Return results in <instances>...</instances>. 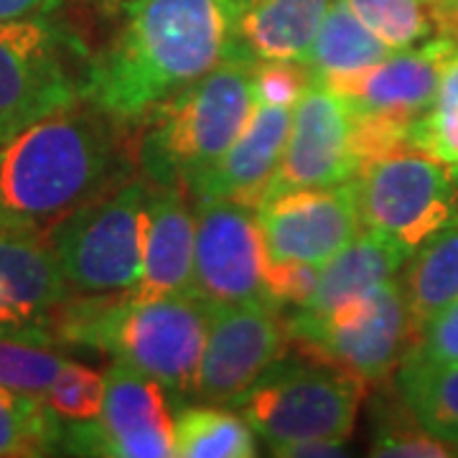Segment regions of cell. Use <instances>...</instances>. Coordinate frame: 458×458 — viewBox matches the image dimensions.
<instances>
[{"label": "cell", "mask_w": 458, "mask_h": 458, "mask_svg": "<svg viewBox=\"0 0 458 458\" xmlns=\"http://www.w3.org/2000/svg\"><path fill=\"white\" fill-rule=\"evenodd\" d=\"M240 0H123L114 36L89 54L84 98L138 128L164 99L234 56Z\"/></svg>", "instance_id": "obj_1"}, {"label": "cell", "mask_w": 458, "mask_h": 458, "mask_svg": "<svg viewBox=\"0 0 458 458\" xmlns=\"http://www.w3.org/2000/svg\"><path fill=\"white\" fill-rule=\"evenodd\" d=\"M138 174V128L80 98L0 146V227L51 229Z\"/></svg>", "instance_id": "obj_2"}, {"label": "cell", "mask_w": 458, "mask_h": 458, "mask_svg": "<svg viewBox=\"0 0 458 458\" xmlns=\"http://www.w3.org/2000/svg\"><path fill=\"white\" fill-rule=\"evenodd\" d=\"M212 303L197 293L138 298L128 293H77L59 316L56 346L110 354L171 394H194L209 334Z\"/></svg>", "instance_id": "obj_3"}, {"label": "cell", "mask_w": 458, "mask_h": 458, "mask_svg": "<svg viewBox=\"0 0 458 458\" xmlns=\"http://www.w3.org/2000/svg\"><path fill=\"white\" fill-rule=\"evenodd\" d=\"M255 110L252 64L225 59L164 99L138 125V168L153 186L189 194L225 158Z\"/></svg>", "instance_id": "obj_4"}, {"label": "cell", "mask_w": 458, "mask_h": 458, "mask_svg": "<svg viewBox=\"0 0 458 458\" xmlns=\"http://www.w3.org/2000/svg\"><path fill=\"white\" fill-rule=\"evenodd\" d=\"M367 385L360 377L295 352L280 357L232 408H240L270 451L309 438H352Z\"/></svg>", "instance_id": "obj_5"}, {"label": "cell", "mask_w": 458, "mask_h": 458, "mask_svg": "<svg viewBox=\"0 0 458 458\" xmlns=\"http://www.w3.org/2000/svg\"><path fill=\"white\" fill-rule=\"evenodd\" d=\"M451 49L454 36L438 31L415 49L394 51L385 62L357 74L321 82L331 87L352 113L360 168L390 150L412 146V128L438 92Z\"/></svg>", "instance_id": "obj_6"}, {"label": "cell", "mask_w": 458, "mask_h": 458, "mask_svg": "<svg viewBox=\"0 0 458 458\" xmlns=\"http://www.w3.org/2000/svg\"><path fill=\"white\" fill-rule=\"evenodd\" d=\"M150 181H125L84 204L49 232L66 283L77 293H128L143 273Z\"/></svg>", "instance_id": "obj_7"}, {"label": "cell", "mask_w": 458, "mask_h": 458, "mask_svg": "<svg viewBox=\"0 0 458 458\" xmlns=\"http://www.w3.org/2000/svg\"><path fill=\"white\" fill-rule=\"evenodd\" d=\"M89 54L51 16L0 23V146L84 98Z\"/></svg>", "instance_id": "obj_8"}, {"label": "cell", "mask_w": 458, "mask_h": 458, "mask_svg": "<svg viewBox=\"0 0 458 458\" xmlns=\"http://www.w3.org/2000/svg\"><path fill=\"white\" fill-rule=\"evenodd\" d=\"M354 194L361 227L387 234L410 255L458 216V174L415 146L361 165Z\"/></svg>", "instance_id": "obj_9"}, {"label": "cell", "mask_w": 458, "mask_h": 458, "mask_svg": "<svg viewBox=\"0 0 458 458\" xmlns=\"http://www.w3.org/2000/svg\"><path fill=\"white\" fill-rule=\"evenodd\" d=\"M298 354L357 375L369 387L397 372L410 346V316L400 278L318 321L285 316Z\"/></svg>", "instance_id": "obj_10"}, {"label": "cell", "mask_w": 458, "mask_h": 458, "mask_svg": "<svg viewBox=\"0 0 458 458\" xmlns=\"http://www.w3.org/2000/svg\"><path fill=\"white\" fill-rule=\"evenodd\" d=\"M105 405L95 420H59V454L110 458L174 456V415L165 387L131 367L113 361Z\"/></svg>", "instance_id": "obj_11"}, {"label": "cell", "mask_w": 458, "mask_h": 458, "mask_svg": "<svg viewBox=\"0 0 458 458\" xmlns=\"http://www.w3.org/2000/svg\"><path fill=\"white\" fill-rule=\"evenodd\" d=\"M288 344L283 309L267 298L212 306L194 394L201 403L234 405L285 354Z\"/></svg>", "instance_id": "obj_12"}, {"label": "cell", "mask_w": 458, "mask_h": 458, "mask_svg": "<svg viewBox=\"0 0 458 458\" xmlns=\"http://www.w3.org/2000/svg\"><path fill=\"white\" fill-rule=\"evenodd\" d=\"M72 293L47 229L0 227V339L56 346Z\"/></svg>", "instance_id": "obj_13"}, {"label": "cell", "mask_w": 458, "mask_h": 458, "mask_svg": "<svg viewBox=\"0 0 458 458\" xmlns=\"http://www.w3.org/2000/svg\"><path fill=\"white\" fill-rule=\"evenodd\" d=\"M270 262L324 265L361 229L354 179L339 186L293 189L255 209Z\"/></svg>", "instance_id": "obj_14"}, {"label": "cell", "mask_w": 458, "mask_h": 458, "mask_svg": "<svg viewBox=\"0 0 458 458\" xmlns=\"http://www.w3.org/2000/svg\"><path fill=\"white\" fill-rule=\"evenodd\" d=\"M197 207L194 291L212 306L265 298L267 252L252 207L216 199Z\"/></svg>", "instance_id": "obj_15"}, {"label": "cell", "mask_w": 458, "mask_h": 458, "mask_svg": "<svg viewBox=\"0 0 458 458\" xmlns=\"http://www.w3.org/2000/svg\"><path fill=\"white\" fill-rule=\"evenodd\" d=\"M357 171L352 113L331 87L313 80L293 107L288 140L267 199L293 189L339 186L354 179Z\"/></svg>", "instance_id": "obj_16"}, {"label": "cell", "mask_w": 458, "mask_h": 458, "mask_svg": "<svg viewBox=\"0 0 458 458\" xmlns=\"http://www.w3.org/2000/svg\"><path fill=\"white\" fill-rule=\"evenodd\" d=\"M293 107H273L255 102L242 135L225 153V158L204 174L186 194L194 204L229 199L258 209L267 199L270 181L278 171L288 140Z\"/></svg>", "instance_id": "obj_17"}, {"label": "cell", "mask_w": 458, "mask_h": 458, "mask_svg": "<svg viewBox=\"0 0 458 458\" xmlns=\"http://www.w3.org/2000/svg\"><path fill=\"white\" fill-rule=\"evenodd\" d=\"M197 207L179 189L153 186L148 197L143 273L131 293L158 298L194 291Z\"/></svg>", "instance_id": "obj_18"}, {"label": "cell", "mask_w": 458, "mask_h": 458, "mask_svg": "<svg viewBox=\"0 0 458 458\" xmlns=\"http://www.w3.org/2000/svg\"><path fill=\"white\" fill-rule=\"evenodd\" d=\"M408 258V250L387 234L361 229L349 245H344L334 258L321 265L311 301L293 311V316L318 321L357 298L375 293L385 283L400 278Z\"/></svg>", "instance_id": "obj_19"}, {"label": "cell", "mask_w": 458, "mask_h": 458, "mask_svg": "<svg viewBox=\"0 0 458 458\" xmlns=\"http://www.w3.org/2000/svg\"><path fill=\"white\" fill-rule=\"evenodd\" d=\"M331 0H240L234 56L258 62H303Z\"/></svg>", "instance_id": "obj_20"}, {"label": "cell", "mask_w": 458, "mask_h": 458, "mask_svg": "<svg viewBox=\"0 0 458 458\" xmlns=\"http://www.w3.org/2000/svg\"><path fill=\"white\" fill-rule=\"evenodd\" d=\"M410 342L433 313L458 301V216L418 247L400 273Z\"/></svg>", "instance_id": "obj_21"}, {"label": "cell", "mask_w": 458, "mask_h": 458, "mask_svg": "<svg viewBox=\"0 0 458 458\" xmlns=\"http://www.w3.org/2000/svg\"><path fill=\"white\" fill-rule=\"evenodd\" d=\"M390 47H385L369 31L344 0H331L324 23L313 38V47L303 64L309 66L316 82H331L336 77L357 74L361 69L385 62Z\"/></svg>", "instance_id": "obj_22"}, {"label": "cell", "mask_w": 458, "mask_h": 458, "mask_svg": "<svg viewBox=\"0 0 458 458\" xmlns=\"http://www.w3.org/2000/svg\"><path fill=\"white\" fill-rule=\"evenodd\" d=\"M394 393L418 426L458 451V364L400 361Z\"/></svg>", "instance_id": "obj_23"}, {"label": "cell", "mask_w": 458, "mask_h": 458, "mask_svg": "<svg viewBox=\"0 0 458 458\" xmlns=\"http://www.w3.org/2000/svg\"><path fill=\"white\" fill-rule=\"evenodd\" d=\"M174 456L252 458L258 438L242 412L216 403L183 405L174 412Z\"/></svg>", "instance_id": "obj_24"}, {"label": "cell", "mask_w": 458, "mask_h": 458, "mask_svg": "<svg viewBox=\"0 0 458 458\" xmlns=\"http://www.w3.org/2000/svg\"><path fill=\"white\" fill-rule=\"evenodd\" d=\"M59 428L44 397L0 385V458L59 454Z\"/></svg>", "instance_id": "obj_25"}, {"label": "cell", "mask_w": 458, "mask_h": 458, "mask_svg": "<svg viewBox=\"0 0 458 458\" xmlns=\"http://www.w3.org/2000/svg\"><path fill=\"white\" fill-rule=\"evenodd\" d=\"M438 31L454 36V49L443 64L438 92L426 114L415 123L410 143L458 174V18L443 23Z\"/></svg>", "instance_id": "obj_26"}, {"label": "cell", "mask_w": 458, "mask_h": 458, "mask_svg": "<svg viewBox=\"0 0 458 458\" xmlns=\"http://www.w3.org/2000/svg\"><path fill=\"white\" fill-rule=\"evenodd\" d=\"M352 13L393 51L415 49L438 33L428 0H344Z\"/></svg>", "instance_id": "obj_27"}, {"label": "cell", "mask_w": 458, "mask_h": 458, "mask_svg": "<svg viewBox=\"0 0 458 458\" xmlns=\"http://www.w3.org/2000/svg\"><path fill=\"white\" fill-rule=\"evenodd\" d=\"M107 379L98 369H89L77 361H66L64 369L44 393V405L66 423L95 420L105 405Z\"/></svg>", "instance_id": "obj_28"}, {"label": "cell", "mask_w": 458, "mask_h": 458, "mask_svg": "<svg viewBox=\"0 0 458 458\" xmlns=\"http://www.w3.org/2000/svg\"><path fill=\"white\" fill-rule=\"evenodd\" d=\"M66 361L41 344L0 339V385L16 393L44 397Z\"/></svg>", "instance_id": "obj_29"}, {"label": "cell", "mask_w": 458, "mask_h": 458, "mask_svg": "<svg viewBox=\"0 0 458 458\" xmlns=\"http://www.w3.org/2000/svg\"><path fill=\"white\" fill-rule=\"evenodd\" d=\"M369 456L377 458H451L458 451L438 441L418 426L403 405V415H385L377 420Z\"/></svg>", "instance_id": "obj_30"}, {"label": "cell", "mask_w": 458, "mask_h": 458, "mask_svg": "<svg viewBox=\"0 0 458 458\" xmlns=\"http://www.w3.org/2000/svg\"><path fill=\"white\" fill-rule=\"evenodd\" d=\"M313 77L303 62H258L252 64L255 102L273 107H295Z\"/></svg>", "instance_id": "obj_31"}, {"label": "cell", "mask_w": 458, "mask_h": 458, "mask_svg": "<svg viewBox=\"0 0 458 458\" xmlns=\"http://www.w3.org/2000/svg\"><path fill=\"white\" fill-rule=\"evenodd\" d=\"M403 361L458 364V301L433 313L410 342Z\"/></svg>", "instance_id": "obj_32"}, {"label": "cell", "mask_w": 458, "mask_h": 458, "mask_svg": "<svg viewBox=\"0 0 458 458\" xmlns=\"http://www.w3.org/2000/svg\"><path fill=\"white\" fill-rule=\"evenodd\" d=\"M321 265L313 262H270L265 265V298L280 309L298 311L311 301Z\"/></svg>", "instance_id": "obj_33"}, {"label": "cell", "mask_w": 458, "mask_h": 458, "mask_svg": "<svg viewBox=\"0 0 458 458\" xmlns=\"http://www.w3.org/2000/svg\"><path fill=\"white\" fill-rule=\"evenodd\" d=\"M346 443H349V438H309V441L280 445V448L270 451V454L285 458H336L349 454Z\"/></svg>", "instance_id": "obj_34"}, {"label": "cell", "mask_w": 458, "mask_h": 458, "mask_svg": "<svg viewBox=\"0 0 458 458\" xmlns=\"http://www.w3.org/2000/svg\"><path fill=\"white\" fill-rule=\"evenodd\" d=\"M59 0H0V23L21 21V18L51 16Z\"/></svg>", "instance_id": "obj_35"}, {"label": "cell", "mask_w": 458, "mask_h": 458, "mask_svg": "<svg viewBox=\"0 0 458 458\" xmlns=\"http://www.w3.org/2000/svg\"><path fill=\"white\" fill-rule=\"evenodd\" d=\"M433 16H436V26L441 29L443 23L458 18V0H428Z\"/></svg>", "instance_id": "obj_36"}]
</instances>
